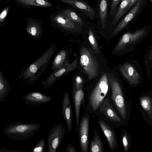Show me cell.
<instances>
[{"label":"cell","mask_w":152,"mask_h":152,"mask_svg":"<svg viewBox=\"0 0 152 152\" xmlns=\"http://www.w3.org/2000/svg\"><path fill=\"white\" fill-rule=\"evenodd\" d=\"M41 126L37 122L27 123L18 121L7 125L3 132L14 141L25 140L34 137Z\"/></svg>","instance_id":"2"},{"label":"cell","mask_w":152,"mask_h":152,"mask_svg":"<svg viewBox=\"0 0 152 152\" xmlns=\"http://www.w3.org/2000/svg\"><path fill=\"white\" fill-rule=\"evenodd\" d=\"M70 49H63L56 54L52 62L51 69L52 72L61 67L69 61Z\"/></svg>","instance_id":"19"},{"label":"cell","mask_w":152,"mask_h":152,"mask_svg":"<svg viewBox=\"0 0 152 152\" xmlns=\"http://www.w3.org/2000/svg\"><path fill=\"white\" fill-rule=\"evenodd\" d=\"M60 10L70 20L82 26L83 24V20L75 12L69 9H62Z\"/></svg>","instance_id":"26"},{"label":"cell","mask_w":152,"mask_h":152,"mask_svg":"<svg viewBox=\"0 0 152 152\" xmlns=\"http://www.w3.org/2000/svg\"><path fill=\"white\" fill-rule=\"evenodd\" d=\"M138 0H130L128 8L132 6Z\"/></svg>","instance_id":"36"},{"label":"cell","mask_w":152,"mask_h":152,"mask_svg":"<svg viewBox=\"0 0 152 152\" xmlns=\"http://www.w3.org/2000/svg\"><path fill=\"white\" fill-rule=\"evenodd\" d=\"M120 0H112L109 14L112 15L114 14Z\"/></svg>","instance_id":"32"},{"label":"cell","mask_w":152,"mask_h":152,"mask_svg":"<svg viewBox=\"0 0 152 152\" xmlns=\"http://www.w3.org/2000/svg\"><path fill=\"white\" fill-rule=\"evenodd\" d=\"M51 25L63 32L78 34L82 33V26L70 20L60 10L49 18Z\"/></svg>","instance_id":"4"},{"label":"cell","mask_w":152,"mask_h":152,"mask_svg":"<svg viewBox=\"0 0 152 152\" xmlns=\"http://www.w3.org/2000/svg\"><path fill=\"white\" fill-rule=\"evenodd\" d=\"M107 0H101L99 7V14L102 27L105 26L107 14Z\"/></svg>","instance_id":"24"},{"label":"cell","mask_w":152,"mask_h":152,"mask_svg":"<svg viewBox=\"0 0 152 152\" xmlns=\"http://www.w3.org/2000/svg\"><path fill=\"white\" fill-rule=\"evenodd\" d=\"M25 104L34 107L37 106L50 102L53 99L50 96L39 92H31L23 96Z\"/></svg>","instance_id":"13"},{"label":"cell","mask_w":152,"mask_h":152,"mask_svg":"<svg viewBox=\"0 0 152 152\" xmlns=\"http://www.w3.org/2000/svg\"><path fill=\"white\" fill-rule=\"evenodd\" d=\"M78 58L76 55L72 62L68 61L61 67L52 72L45 80L42 82L41 85L43 86L44 89H47L52 87L61 77L77 69L78 67Z\"/></svg>","instance_id":"6"},{"label":"cell","mask_w":152,"mask_h":152,"mask_svg":"<svg viewBox=\"0 0 152 152\" xmlns=\"http://www.w3.org/2000/svg\"><path fill=\"white\" fill-rule=\"evenodd\" d=\"M80 10L91 19L94 20L95 12L87 3L82 0H58Z\"/></svg>","instance_id":"14"},{"label":"cell","mask_w":152,"mask_h":152,"mask_svg":"<svg viewBox=\"0 0 152 152\" xmlns=\"http://www.w3.org/2000/svg\"><path fill=\"white\" fill-rule=\"evenodd\" d=\"M42 21L34 18L28 20L26 30L27 33L34 39L41 37L42 35Z\"/></svg>","instance_id":"17"},{"label":"cell","mask_w":152,"mask_h":152,"mask_svg":"<svg viewBox=\"0 0 152 152\" xmlns=\"http://www.w3.org/2000/svg\"><path fill=\"white\" fill-rule=\"evenodd\" d=\"M122 141L124 151L127 152L129 149V142L128 138L126 133L123 134L122 135Z\"/></svg>","instance_id":"31"},{"label":"cell","mask_w":152,"mask_h":152,"mask_svg":"<svg viewBox=\"0 0 152 152\" xmlns=\"http://www.w3.org/2000/svg\"><path fill=\"white\" fill-rule=\"evenodd\" d=\"M45 141L43 137L37 143L33 149L32 152H45Z\"/></svg>","instance_id":"30"},{"label":"cell","mask_w":152,"mask_h":152,"mask_svg":"<svg viewBox=\"0 0 152 152\" xmlns=\"http://www.w3.org/2000/svg\"><path fill=\"white\" fill-rule=\"evenodd\" d=\"M130 0H124L122 2L118 9L115 15L112 22V25L114 26L128 8Z\"/></svg>","instance_id":"25"},{"label":"cell","mask_w":152,"mask_h":152,"mask_svg":"<svg viewBox=\"0 0 152 152\" xmlns=\"http://www.w3.org/2000/svg\"><path fill=\"white\" fill-rule=\"evenodd\" d=\"M22 4L27 6H35L42 7H50L53 5L47 0H17Z\"/></svg>","instance_id":"23"},{"label":"cell","mask_w":152,"mask_h":152,"mask_svg":"<svg viewBox=\"0 0 152 152\" xmlns=\"http://www.w3.org/2000/svg\"><path fill=\"white\" fill-rule=\"evenodd\" d=\"M124 0H122V1H124Z\"/></svg>","instance_id":"37"},{"label":"cell","mask_w":152,"mask_h":152,"mask_svg":"<svg viewBox=\"0 0 152 152\" xmlns=\"http://www.w3.org/2000/svg\"><path fill=\"white\" fill-rule=\"evenodd\" d=\"M72 95L73 105L76 115V127L77 134L80 121V110L82 104L85 109L84 104V87L79 88H72Z\"/></svg>","instance_id":"10"},{"label":"cell","mask_w":152,"mask_h":152,"mask_svg":"<svg viewBox=\"0 0 152 152\" xmlns=\"http://www.w3.org/2000/svg\"><path fill=\"white\" fill-rule=\"evenodd\" d=\"M143 1L144 0H138L134 7L121 20L113 31L112 33L113 36L116 35L134 17L138 12Z\"/></svg>","instance_id":"15"},{"label":"cell","mask_w":152,"mask_h":152,"mask_svg":"<svg viewBox=\"0 0 152 152\" xmlns=\"http://www.w3.org/2000/svg\"><path fill=\"white\" fill-rule=\"evenodd\" d=\"M89 125V116L86 112L82 116L79 121L77 134L80 148L82 152H88Z\"/></svg>","instance_id":"9"},{"label":"cell","mask_w":152,"mask_h":152,"mask_svg":"<svg viewBox=\"0 0 152 152\" xmlns=\"http://www.w3.org/2000/svg\"><path fill=\"white\" fill-rule=\"evenodd\" d=\"M88 39L92 49L95 52L99 53L98 45L91 28L88 31Z\"/></svg>","instance_id":"29"},{"label":"cell","mask_w":152,"mask_h":152,"mask_svg":"<svg viewBox=\"0 0 152 152\" xmlns=\"http://www.w3.org/2000/svg\"><path fill=\"white\" fill-rule=\"evenodd\" d=\"M62 114L67 127V132L71 133L72 127L73 113L68 92L65 91L63 95Z\"/></svg>","instance_id":"12"},{"label":"cell","mask_w":152,"mask_h":152,"mask_svg":"<svg viewBox=\"0 0 152 152\" xmlns=\"http://www.w3.org/2000/svg\"><path fill=\"white\" fill-rule=\"evenodd\" d=\"M100 112L104 115L110 121L121 122V120L112 105L110 101L106 98L100 107Z\"/></svg>","instance_id":"18"},{"label":"cell","mask_w":152,"mask_h":152,"mask_svg":"<svg viewBox=\"0 0 152 152\" xmlns=\"http://www.w3.org/2000/svg\"><path fill=\"white\" fill-rule=\"evenodd\" d=\"M120 70L122 75L131 84L135 85L138 83L139 75L132 65L126 63L120 66Z\"/></svg>","instance_id":"16"},{"label":"cell","mask_w":152,"mask_h":152,"mask_svg":"<svg viewBox=\"0 0 152 152\" xmlns=\"http://www.w3.org/2000/svg\"><path fill=\"white\" fill-rule=\"evenodd\" d=\"M112 91L111 98L120 115L125 119L126 114V108L121 86L117 80L109 79Z\"/></svg>","instance_id":"8"},{"label":"cell","mask_w":152,"mask_h":152,"mask_svg":"<svg viewBox=\"0 0 152 152\" xmlns=\"http://www.w3.org/2000/svg\"><path fill=\"white\" fill-rule=\"evenodd\" d=\"M64 123L57 124L48 134L47 144L48 152H56L60 145L65 134Z\"/></svg>","instance_id":"7"},{"label":"cell","mask_w":152,"mask_h":152,"mask_svg":"<svg viewBox=\"0 0 152 152\" xmlns=\"http://www.w3.org/2000/svg\"><path fill=\"white\" fill-rule=\"evenodd\" d=\"M11 89L9 81L4 78L2 72L0 70V102L5 99Z\"/></svg>","instance_id":"21"},{"label":"cell","mask_w":152,"mask_h":152,"mask_svg":"<svg viewBox=\"0 0 152 152\" xmlns=\"http://www.w3.org/2000/svg\"><path fill=\"white\" fill-rule=\"evenodd\" d=\"M108 89V80L106 73L102 75L95 87L89 92L88 97L87 109L96 111L100 106Z\"/></svg>","instance_id":"5"},{"label":"cell","mask_w":152,"mask_h":152,"mask_svg":"<svg viewBox=\"0 0 152 152\" xmlns=\"http://www.w3.org/2000/svg\"><path fill=\"white\" fill-rule=\"evenodd\" d=\"M9 10L8 8H7L4 9L0 14V22H3Z\"/></svg>","instance_id":"34"},{"label":"cell","mask_w":152,"mask_h":152,"mask_svg":"<svg viewBox=\"0 0 152 152\" xmlns=\"http://www.w3.org/2000/svg\"><path fill=\"white\" fill-rule=\"evenodd\" d=\"M145 32V29H142L133 33L128 32L124 34L116 46L115 48V51H119L126 46L136 42L144 36Z\"/></svg>","instance_id":"11"},{"label":"cell","mask_w":152,"mask_h":152,"mask_svg":"<svg viewBox=\"0 0 152 152\" xmlns=\"http://www.w3.org/2000/svg\"><path fill=\"white\" fill-rule=\"evenodd\" d=\"M65 151L66 152H77V151L75 147L73 145L68 143L66 146Z\"/></svg>","instance_id":"33"},{"label":"cell","mask_w":152,"mask_h":152,"mask_svg":"<svg viewBox=\"0 0 152 152\" xmlns=\"http://www.w3.org/2000/svg\"><path fill=\"white\" fill-rule=\"evenodd\" d=\"M78 63L83 72L89 80L98 76L97 64L90 50L84 46H80Z\"/></svg>","instance_id":"3"},{"label":"cell","mask_w":152,"mask_h":152,"mask_svg":"<svg viewBox=\"0 0 152 152\" xmlns=\"http://www.w3.org/2000/svg\"><path fill=\"white\" fill-rule=\"evenodd\" d=\"M93 132L94 138L91 142L90 151L91 152H103L102 143L94 126Z\"/></svg>","instance_id":"22"},{"label":"cell","mask_w":152,"mask_h":152,"mask_svg":"<svg viewBox=\"0 0 152 152\" xmlns=\"http://www.w3.org/2000/svg\"><path fill=\"white\" fill-rule=\"evenodd\" d=\"M99 123L108 142L111 149L113 150L116 147L117 142L113 131L103 121L99 120Z\"/></svg>","instance_id":"20"},{"label":"cell","mask_w":152,"mask_h":152,"mask_svg":"<svg viewBox=\"0 0 152 152\" xmlns=\"http://www.w3.org/2000/svg\"><path fill=\"white\" fill-rule=\"evenodd\" d=\"M84 80L78 71L72 77V88H78L84 87Z\"/></svg>","instance_id":"28"},{"label":"cell","mask_w":152,"mask_h":152,"mask_svg":"<svg viewBox=\"0 0 152 152\" xmlns=\"http://www.w3.org/2000/svg\"><path fill=\"white\" fill-rule=\"evenodd\" d=\"M25 149L20 150H9L6 148H0V152H21L24 151Z\"/></svg>","instance_id":"35"},{"label":"cell","mask_w":152,"mask_h":152,"mask_svg":"<svg viewBox=\"0 0 152 152\" xmlns=\"http://www.w3.org/2000/svg\"><path fill=\"white\" fill-rule=\"evenodd\" d=\"M56 50V44H52L43 54L28 65L26 69H22L20 74L16 80L22 77L23 82H26V84L35 82L45 70Z\"/></svg>","instance_id":"1"},{"label":"cell","mask_w":152,"mask_h":152,"mask_svg":"<svg viewBox=\"0 0 152 152\" xmlns=\"http://www.w3.org/2000/svg\"><path fill=\"white\" fill-rule=\"evenodd\" d=\"M141 105L147 113L149 118H152V102L151 98L148 96H143L140 98Z\"/></svg>","instance_id":"27"}]
</instances>
